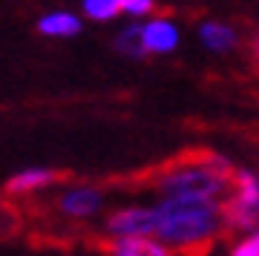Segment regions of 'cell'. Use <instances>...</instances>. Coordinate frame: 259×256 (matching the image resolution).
I'll return each mask as SVG.
<instances>
[{
    "instance_id": "1",
    "label": "cell",
    "mask_w": 259,
    "mask_h": 256,
    "mask_svg": "<svg viewBox=\"0 0 259 256\" xmlns=\"http://www.w3.org/2000/svg\"><path fill=\"white\" fill-rule=\"evenodd\" d=\"M225 225V204L210 199H158L156 236L170 250L202 253Z\"/></svg>"
},
{
    "instance_id": "2",
    "label": "cell",
    "mask_w": 259,
    "mask_h": 256,
    "mask_svg": "<svg viewBox=\"0 0 259 256\" xmlns=\"http://www.w3.org/2000/svg\"><path fill=\"white\" fill-rule=\"evenodd\" d=\"M233 164L219 153H190L153 179L158 199H210L222 201L233 193Z\"/></svg>"
},
{
    "instance_id": "3",
    "label": "cell",
    "mask_w": 259,
    "mask_h": 256,
    "mask_svg": "<svg viewBox=\"0 0 259 256\" xmlns=\"http://www.w3.org/2000/svg\"><path fill=\"white\" fill-rule=\"evenodd\" d=\"M225 225L233 230H259V173L236 170L233 193L225 204Z\"/></svg>"
},
{
    "instance_id": "4",
    "label": "cell",
    "mask_w": 259,
    "mask_h": 256,
    "mask_svg": "<svg viewBox=\"0 0 259 256\" xmlns=\"http://www.w3.org/2000/svg\"><path fill=\"white\" fill-rule=\"evenodd\" d=\"M110 236H156V207L133 204L121 207L107 219Z\"/></svg>"
},
{
    "instance_id": "5",
    "label": "cell",
    "mask_w": 259,
    "mask_h": 256,
    "mask_svg": "<svg viewBox=\"0 0 259 256\" xmlns=\"http://www.w3.org/2000/svg\"><path fill=\"white\" fill-rule=\"evenodd\" d=\"M104 207V196L101 190L95 187H87V184H75V187H66L58 199V210L69 216V219H90Z\"/></svg>"
},
{
    "instance_id": "6",
    "label": "cell",
    "mask_w": 259,
    "mask_h": 256,
    "mask_svg": "<svg viewBox=\"0 0 259 256\" xmlns=\"http://www.w3.org/2000/svg\"><path fill=\"white\" fill-rule=\"evenodd\" d=\"M110 256H170V247L158 236H112Z\"/></svg>"
},
{
    "instance_id": "7",
    "label": "cell",
    "mask_w": 259,
    "mask_h": 256,
    "mask_svg": "<svg viewBox=\"0 0 259 256\" xmlns=\"http://www.w3.org/2000/svg\"><path fill=\"white\" fill-rule=\"evenodd\" d=\"M144 46L150 55H167L179 46V29L173 20L153 18L144 23Z\"/></svg>"
},
{
    "instance_id": "8",
    "label": "cell",
    "mask_w": 259,
    "mask_h": 256,
    "mask_svg": "<svg viewBox=\"0 0 259 256\" xmlns=\"http://www.w3.org/2000/svg\"><path fill=\"white\" fill-rule=\"evenodd\" d=\"M58 182V173L55 170H47V167H29L23 173L12 176L6 182V193L12 196H26V193H35L40 187H49V184Z\"/></svg>"
},
{
    "instance_id": "9",
    "label": "cell",
    "mask_w": 259,
    "mask_h": 256,
    "mask_svg": "<svg viewBox=\"0 0 259 256\" xmlns=\"http://www.w3.org/2000/svg\"><path fill=\"white\" fill-rule=\"evenodd\" d=\"M37 32L47 37H72L81 32V20L69 12H52L37 20Z\"/></svg>"
},
{
    "instance_id": "10",
    "label": "cell",
    "mask_w": 259,
    "mask_h": 256,
    "mask_svg": "<svg viewBox=\"0 0 259 256\" xmlns=\"http://www.w3.org/2000/svg\"><path fill=\"white\" fill-rule=\"evenodd\" d=\"M199 37H202V44L207 49H213V52H228L236 44V32L228 23H219V20H207L199 29Z\"/></svg>"
},
{
    "instance_id": "11",
    "label": "cell",
    "mask_w": 259,
    "mask_h": 256,
    "mask_svg": "<svg viewBox=\"0 0 259 256\" xmlns=\"http://www.w3.org/2000/svg\"><path fill=\"white\" fill-rule=\"evenodd\" d=\"M115 46H118V52H124L127 58H136V61L150 55L144 46V26L141 23H127L121 29V35L115 37Z\"/></svg>"
},
{
    "instance_id": "12",
    "label": "cell",
    "mask_w": 259,
    "mask_h": 256,
    "mask_svg": "<svg viewBox=\"0 0 259 256\" xmlns=\"http://www.w3.org/2000/svg\"><path fill=\"white\" fill-rule=\"evenodd\" d=\"M121 12V0H83V15L90 20H112Z\"/></svg>"
},
{
    "instance_id": "13",
    "label": "cell",
    "mask_w": 259,
    "mask_h": 256,
    "mask_svg": "<svg viewBox=\"0 0 259 256\" xmlns=\"http://www.w3.org/2000/svg\"><path fill=\"white\" fill-rule=\"evenodd\" d=\"M231 256H259V230H253V233H248L242 242H236Z\"/></svg>"
},
{
    "instance_id": "14",
    "label": "cell",
    "mask_w": 259,
    "mask_h": 256,
    "mask_svg": "<svg viewBox=\"0 0 259 256\" xmlns=\"http://www.w3.org/2000/svg\"><path fill=\"white\" fill-rule=\"evenodd\" d=\"M121 12L130 18H144L153 12V0H121Z\"/></svg>"
},
{
    "instance_id": "15",
    "label": "cell",
    "mask_w": 259,
    "mask_h": 256,
    "mask_svg": "<svg viewBox=\"0 0 259 256\" xmlns=\"http://www.w3.org/2000/svg\"><path fill=\"white\" fill-rule=\"evenodd\" d=\"M15 228H18V216H15L6 204H0V239L9 236Z\"/></svg>"
}]
</instances>
